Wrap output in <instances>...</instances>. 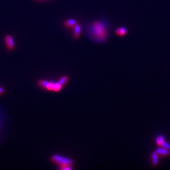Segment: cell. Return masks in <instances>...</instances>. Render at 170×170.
Returning <instances> with one entry per match:
<instances>
[{
    "instance_id": "obj_13",
    "label": "cell",
    "mask_w": 170,
    "mask_h": 170,
    "mask_svg": "<svg viewBox=\"0 0 170 170\" xmlns=\"http://www.w3.org/2000/svg\"><path fill=\"white\" fill-rule=\"evenodd\" d=\"M4 92H5V91H4V89L3 88H2L1 86H0V96H2L4 94Z\"/></svg>"
},
{
    "instance_id": "obj_4",
    "label": "cell",
    "mask_w": 170,
    "mask_h": 170,
    "mask_svg": "<svg viewBox=\"0 0 170 170\" xmlns=\"http://www.w3.org/2000/svg\"><path fill=\"white\" fill-rule=\"evenodd\" d=\"M4 42H5L6 46L9 51H12L15 47V43H14V38L11 35H7L4 37Z\"/></svg>"
},
{
    "instance_id": "obj_6",
    "label": "cell",
    "mask_w": 170,
    "mask_h": 170,
    "mask_svg": "<svg viewBox=\"0 0 170 170\" xmlns=\"http://www.w3.org/2000/svg\"><path fill=\"white\" fill-rule=\"evenodd\" d=\"M81 28L79 24H76V25L73 28V37L75 39H77L80 37L81 35Z\"/></svg>"
},
{
    "instance_id": "obj_7",
    "label": "cell",
    "mask_w": 170,
    "mask_h": 170,
    "mask_svg": "<svg viewBox=\"0 0 170 170\" xmlns=\"http://www.w3.org/2000/svg\"><path fill=\"white\" fill-rule=\"evenodd\" d=\"M159 157V156H158V154L156 153V150H154V151H153L152 153L151 156H150V158H151V162H152V164L154 166H156L158 165Z\"/></svg>"
},
{
    "instance_id": "obj_12",
    "label": "cell",
    "mask_w": 170,
    "mask_h": 170,
    "mask_svg": "<svg viewBox=\"0 0 170 170\" xmlns=\"http://www.w3.org/2000/svg\"><path fill=\"white\" fill-rule=\"evenodd\" d=\"M160 147H162V148H166V149H167L168 150H170V144L168 143V142L164 141Z\"/></svg>"
},
{
    "instance_id": "obj_10",
    "label": "cell",
    "mask_w": 170,
    "mask_h": 170,
    "mask_svg": "<svg viewBox=\"0 0 170 170\" xmlns=\"http://www.w3.org/2000/svg\"><path fill=\"white\" fill-rule=\"evenodd\" d=\"M165 137L163 135H159L156 138V143L158 146L160 147L163 144V143L165 141Z\"/></svg>"
},
{
    "instance_id": "obj_8",
    "label": "cell",
    "mask_w": 170,
    "mask_h": 170,
    "mask_svg": "<svg viewBox=\"0 0 170 170\" xmlns=\"http://www.w3.org/2000/svg\"><path fill=\"white\" fill-rule=\"evenodd\" d=\"M77 24L76 20H74V19H69V20H67L64 22V25L66 28H74V27Z\"/></svg>"
},
{
    "instance_id": "obj_3",
    "label": "cell",
    "mask_w": 170,
    "mask_h": 170,
    "mask_svg": "<svg viewBox=\"0 0 170 170\" xmlns=\"http://www.w3.org/2000/svg\"><path fill=\"white\" fill-rule=\"evenodd\" d=\"M62 88V86L61 84L57 82H52L49 81L46 87V90L48 91H54V92H59Z\"/></svg>"
},
{
    "instance_id": "obj_9",
    "label": "cell",
    "mask_w": 170,
    "mask_h": 170,
    "mask_svg": "<svg viewBox=\"0 0 170 170\" xmlns=\"http://www.w3.org/2000/svg\"><path fill=\"white\" fill-rule=\"evenodd\" d=\"M115 32H116V35H117L118 36L123 37L127 33V29L125 27H119L116 29Z\"/></svg>"
},
{
    "instance_id": "obj_2",
    "label": "cell",
    "mask_w": 170,
    "mask_h": 170,
    "mask_svg": "<svg viewBox=\"0 0 170 170\" xmlns=\"http://www.w3.org/2000/svg\"><path fill=\"white\" fill-rule=\"evenodd\" d=\"M51 161L56 164L58 167H61L66 164L73 165V161L71 158L61 156L59 154H54L51 157Z\"/></svg>"
},
{
    "instance_id": "obj_11",
    "label": "cell",
    "mask_w": 170,
    "mask_h": 170,
    "mask_svg": "<svg viewBox=\"0 0 170 170\" xmlns=\"http://www.w3.org/2000/svg\"><path fill=\"white\" fill-rule=\"evenodd\" d=\"M69 81V77H68L67 76H63L61 77H60L59 81H58V82H59V84H61L62 85V86H64L66 84L67 82Z\"/></svg>"
},
{
    "instance_id": "obj_5",
    "label": "cell",
    "mask_w": 170,
    "mask_h": 170,
    "mask_svg": "<svg viewBox=\"0 0 170 170\" xmlns=\"http://www.w3.org/2000/svg\"><path fill=\"white\" fill-rule=\"evenodd\" d=\"M156 153H158V156L159 157H161V158H164V157H166L168 156V155L170 153V150H168L166 148H164L162 147H160L156 149Z\"/></svg>"
},
{
    "instance_id": "obj_1",
    "label": "cell",
    "mask_w": 170,
    "mask_h": 170,
    "mask_svg": "<svg viewBox=\"0 0 170 170\" xmlns=\"http://www.w3.org/2000/svg\"><path fill=\"white\" fill-rule=\"evenodd\" d=\"M109 24L105 20H96L88 24L86 27L87 35L93 41L101 43L107 39Z\"/></svg>"
}]
</instances>
